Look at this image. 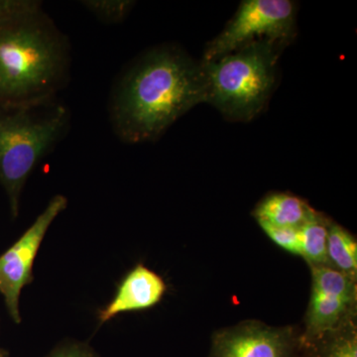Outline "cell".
Segmentation results:
<instances>
[{"instance_id": "1", "label": "cell", "mask_w": 357, "mask_h": 357, "mask_svg": "<svg viewBox=\"0 0 357 357\" xmlns=\"http://www.w3.org/2000/svg\"><path fill=\"white\" fill-rule=\"evenodd\" d=\"M202 102H206L203 66L178 47L160 46L124 72L112 91L110 119L121 140L147 142Z\"/></svg>"}, {"instance_id": "2", "label": "cell", "mask_w": 357, "mask_h": 357, "mask_svg": "<svg viewBox=\"0 0 357 357\" xmlns=\"http://www.w3.org/2000/svg\"><path fill=\"white\" fill-rule=\"evenodd\" d=\"M36 0H0V109L51 102L64 84L69 49Z\"/></svg>"}, {"instance_id": "3", "label": "cell", "mask_w": 357, "mask_h": 357, "mask_svg": "<svg viewBox=\"0 0 357 357\" xmlns=\"http://www.w3.org/2000/svg\"><path fill=\"white\" fill-rule=\"evenodd\" d=\"M285 47L268 40L252 42L222 57L201 62L206 102L231 121H252L266 107Z\"/></svg>"}, {"instance_id": "4", "label": "cell", "mask_w": 357, "mask_h": 357, "mask_svg": "<svg viewBox=\"0 0 357 357\" xmlns=\"http://www.w3.org/2000/svg\"><path fill=\"white\" fill-rule=\"evenodd\" d=\"M68 124V109L52 102L0 109V185L13 220L20 213L21 192L30 174L62 138Z\"/></svg>"}, {"instance_id": "5", "label": "cell", "mask_w": 357, "mask_h": 357, "mask_svg": "<svg viewBox=\"0 0 357 357\" xmlns=\"http://www.w3.org/2000/svg\"><path fill=\"white\" fill-rule=\"evenodd\" d=\"M296 4L290 0H244L225 29L204 49L210 62L260 40L286 47L297 35Z\"/></svg>"}, {"instance_id": "6", "label": "cell", "mask_w": 357, "mask_h": 357, "mask_svg": "<svg viewBox=\"0 0 357 357\" xmlns=\"http://www.w3.org/2000/svg\"><path fill=\"white\" fill-rule=\"evenodd\" d=\"M68 199L62 195L52 198L43 213L22 236L0 255V295L14 323H21L20 296L34 280L33 267L40 246L56 218L66 210Z\"/></svg>"}, {"instance_id": "7", "label": "cell", "mask_w": 357, "mask_h": 357, "mask_svg": "<svg viewBox=\"0 0 357 357\" xmlns=\"http://www.w3.org/2000/svg\"><path fill=\"white\" fill-rule=\"evenodd\" d=\"M312 268L311 301L306 314L302 347L318 342L351 319L356 301V280L328 266Z\"/></svg>"}, {"instance_id": "8", "label": "cell", "mask_w": 357, "mask_h": 357, "mask_svg": "<svg viewBox=\"0 0 357 357\" xmlns=\"http://www.w3.org/2000/svg\"><path fill=\"white\" fill-rule=\"evenodd\" d=\"M299 344L291 328L248 321L215 333L210 357H295Z\"/></svg>"}, {"instance_id": "9", "label": "cell", "mask_w": 357, "mask_h": 357, "mask_svg": "<svg viewBox=\"0 0 357 357\" xmlns=\"http://www.w3.org/2000/svg\"><path fill=\"white\" fill-rule=\"evenodd\" d=\"M166 292L164 279L138 263L122 277L112 299L98 311V324L105 325L123 312L151 309L161 302Z\"/></svg>"}, {"instance_id": "10", "label": "cell", "mask_w": 357, "mask_h": 357, "mask_svg": "<svg viewBox=\"0 0 357 357\" xmlns=\"http://www.w3.org/2000/svg\"><path fill=\"white\" fill-rule=\"evenodd\" d=\"M316 211L304 199L287 192L267 195L253 211L257 222L274 227L300 229Z\"/></svg>"}, {"instance_id": "11", "label": "cell", "mask_w": 357, "mask_h": 357, "mask_svg": "<svg viewBox=\"0 0 357 357\" xmlns=\"http://www.w3.org/2000/svg\"><path fill=\"white\" fill-rule=\"evenodd\" d=\"M326 255L330 267L356 279L357 243L354 236L342 225L331 222L328 225Z\"/></svg>"}, {"instance_id": "12", "label": "cell", "mask_w": 357, "mask_h": 357, "mask_svg": "<svg viewBox=\"0 0 357 357\" xmlns=\"http://www.w3.org/2000/svg\"><path fill=\"white\" fill-rule=\"evenodd\" d=\"M330 222L328 218L316 211L299 229L300 255L305 258L311 267H330L326 255Z\"/></svg>"}, {"instance_id": "13", "label": "cell", "mask_w": 357, "mask_h": 357, "mask_svg": "<svg viewBox=\"0 0 357 357\" xmlns=\"http://www.w3.org/2000/svg\"><path fill=\"white\" fill-rule=\"evenodd\" d=\"M310 357H357L356 326L351 319L310 345Z\"/></svg>"}, {"instance_id": "14", "label": "cell", "mask_w": 357, "mask_h": 357, "mask_svg": "<svg viewBox=\"0 0 357 357\" xmlns=\"http://www.w3.org/2000/svg\"><path fill=\"white\" fill-rule=\"evenodd\" d=\"M82 4L102 22L116 24L128 15L134 2L128 0H86L82 1Z\"/></svg>"}, {"instance_id": "15", "label": "cell", "mask_w": 357, "mask_h": 357, "mask_svg": "<svg viewBox=\"0 0 357 357\" xmlns=\"http://www.w3.org/2000/svg\"><path fill=\"white\" fill-rule=\"evenodd\" d=\"M259 223L261 229L264 230L265 234L269 236V238L285 249L288 252L293 255H300V232L299 229H286V227H274L266 222Z\"/></svg>"}, {"instance_id": "16", "label": "cell", "mask_w": 357, "mask_h": 357, "mask_svg": "<svg viewBox=\"0 0 357 357\" xmlns=\"http://www.w3.org/2000/svg\"><path fill=\"white\" fill-rule=\"evenodd\" d=\"M46 357H98L86 342L65 340L52 349Z\"/></svg>"}, {"instance_id": "17", "label": "cell", "mask_w": 357, "mask_h": 357, "mask_svg": "<svg viewBox=\"0 0 357 357\" xmlns=\"http://www.w3.org/2000/svg\"><path fill=\"white\" fill-rule=\"evenodd\" d=\"M0 357H9V352L4 349H0Z\"/></svg>"}]
</instances>
